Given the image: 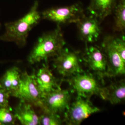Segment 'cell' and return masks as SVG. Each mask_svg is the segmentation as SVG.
<instances>
[{
	"mask_svg": "<svg viewBox=\"0 0 125 125\" xmlns=\"http://www.w3.org/2000/svg\"><path fill=\"white\" fill-rule=\"evenodd\" d=\"M66 44L60 26L40 37L28 56V61L33 64L55 57Z\"/></svg>",
	"mask_w": 125,
	"mask_h": 125,
	"instance_id": "cell-1",
	"label": "cell"
},
{
	"mask_svg": "<svg viewBox=\"0 0 125 125\" xmlns=\"http://www.w3.org/2000/svg\"><path fill=\"white\" fill-rule=\"evenodd\" d=\"M38 7L39 2L36 0L29 11L23 17L15 21L6 23L5 32L0 39L13 42L19 45H25L29 32L41 18Z\"/></svg>",
	"mask_w": 125,
	"mask_h": 125,
	"instance_id": "cell-2",
	"label": "cell"
},
{
	"mask_svg": "<svg viewBox=\"0 0 125 125\" xmlns=\"http://www.w3.org/2000/svg\"><path fill=\"white\" fill-rule=\"evenodd\" d=\"M65 81L78 96L89 98L93 95H96L103 99L104 87L91 73L82 72L68 77Z\"/></svg>",
	"mask_w": 125,
	"mask_h": 125,
	"instance_id": "cell-3",
	"label": "cell"
},
{
	"mask_svg": "<svg viewBox=\"0 0 125 125\" xmlns=\"http://www.w3.org/2000/svg\"><path fill=\"white\" fill-rule=\"evenodd\" d=\"M11 96L40 107L42 110L43 108V95L37 84L35 73L30 75L26 72H21L19 88Z\"/></svg>",
	"mask_w": 125,
	"mask_h": 125,
	"instance_id": "cell-4",
	"label": "cell"
},
{
	"mask_svg": "<svg viewBox=\"0 0 125 125\" xmlns=\"http://www.w3.org/2000/svg\"><path fill=\"white\" fill-rule=\"evenodd\" d=\"M40 13L41 18L53 21L59 26L76 23L85 14L82 5L79 3L69 6L52 8Z\"/></svg>",
	"mask_w": 125,
	"mask_h": 125,
	"instance_id": "cell-5",
	"label": "cell"
},
{
	"mask_svg": "<svg viewBox=\"0 0 125 125\" xmlns=\"http://www.w3.org/2000/svg\"><path fill=\"white\" fill-rule=\"evenodd\" d=\"M100 111L98 107L94 106L90 102L89 98L77 95L75 101L70 104L64 113L63 121L67 125H80L85 119Z\"/></svg>",
	"mask_w": 125,
	"mask_h": 125,
	"instance_id": "cell-6",
	"label": "cell"
},
{
	"mask_svg": "<svg viewBox=\"0 0 125 125\" xmlns=\"http://www.w3.org/2000/svg\"><path fill=\"white\" fill-rule=\"evenodd\" d=\"M80 60L78 52L63 48L54 57L53 65L59 74L69 77L84 72L81 66Z\"/></svg>",
	"mask_w": 125,
	"mask_h": 125,
	"instance_id": "cell-7",
	"label": "cell"
},
{
	"mask_svg": "<svg viewBox=\"0 0 125 125\" xmlns=\"http://www.w3.org/2000/svg\"><path fill=\"white\" fill-rule=\"evenodd\" d=\"M83 59L86 66L100 80L103 81L107 76V59L102 48L87 45Z\"/></svg>",
	"mask_w": 125,
	"mask_h": 125,
	"instance_id": "cell-8",
	"label": "cell"
},
{
	"mask_svg": "<svg viewBox=\"0 0 125 125\" xmlns=\"http://www.w3.org/2000/svg\"><path fill=\"white\" fill-rule=\"evenodd\" d=\"M71 99L69 90L61 88L55 89L43 96L42 110L60 115L68 109Z\"/></svg>",
	"mask_w": 125,
	"mask_h": 125,
	"instance_id": "cell-9",
	"label": "cell"
},
{
	"mask_svg": "<svg viewBox=\"0 0 125 125\" xmlns=\"http://www.w3.org/2000/svg\"><path fill=\"white\" fill-rule=\"evenodd\" d=\"M102 49L106 56L107 62V77H115L124 75L125 62L114 44L111 35L105 37L102 44Z\"/></svg>",
	"mask_w": 125,
	"mask_h": 125,
	"instance_id": "cell-10",
	"label": "cell"
},
{
	"mask_svg": "<svg viewBox=\"0 0 125 125\" xmlns=\"http://www.w3.org/2000/svg\"><path fill=\"white\" fill-rule=\"evenodd\" d=\"M79 36L87 43H92L98 40L101 33L100 22L94 15L85 14L76 23Z\"/></svg>",
	"mask_w": 125,
	"mask_h": 125,
	"instance_id": "cell-11",
	"label": "cell"
},
{
	"mask_svg": "<svg viewBox=\"0 0 125 125\" xmlns=\"http://www.w3.org/2000/svg\"><path fill=\"white\" fill-rule=\"evenodd\" d=\"M37 85L43 96L55 89L61 88L48 64H43L36 74Z\"/></svg>",
	"mask_w": 125,
	"mask_h": 125,
	"instance_id": "cell-12",
	"label": "cell"
},
{
	"mask_svg": "<svg viewBox=\"0 0 125 125\" xmlns=\"http://www.w3.org/2000/svg\"><path fill=\"white\" fill-rule=\"evenodd\" d=\"M117 1V0H91L87 10L101 22L112 14Z\"/></svg>",
	"mask_w": 125,
	"mask_h": 125,
	"instance_id": "cell-13",
	"label": "cell"
},
{
	"mask_svg": "<svg viewBox=\"0 0 125 125\" xmlns=\"http://www.w3.org/2000/svg\"><path fill=\"white\" fill-rule=\"evenodd\" d=\"M13 113L22 125H40V117L35 113L31 104L26 102L20 100Z\"/></svg>",
	"mask_w": 125,
	"mask_h": 125,
	"instance_id": "cell-14",
	"label": "cell"
},
{
	"mask_svg": "<svg viewBox=\"0 0 125 125\" xmlns=\"http://www.w3.org/2000/svg\"><path fill=\"white\" fill-rule=\"evenodd\" d=\"M125 83L124 80L113 83L104 87L103 100L109 101L112 104H117L125 101Z\"/></svg>",
	"mask_w": 125,
	"mask_h": 125,
	"instance_id": "cell-15",
	"label": "cell"
},
{
	"mask_svg": "<svg viewBox=\"0 0 125 125\" xmlns=\"http://www.w3.org/2000/svg\"><path fill=\"white\" fill-rule=\"evenodd\" d=\"M21 73L18 67H12L7 71L0 79V85L9 93L10 96L19 88Z\"/></svg>",
	"mask_w": 125,
	"mask_h": 125,
	"instance_id": "cell-16",
	"label": "cell"
},
{
	"mask_svg": "<svg viewBox=\"0 0 125 125\" xmlns=\"http://www.w3.org/2000/svg\"><path fill=\"white\" fill-rule=\"evenodd\" d=\"M114 31L124 33L125 29V0H119L114 10Z\"/></svg>",
	"mask_w": 125,
	"mask_h": 125,
	"instance_id": "cell-17",
	"label": "cell"
},
{
	"mask_svg": "<svg viewBox=\"0 0 125 125\" xmlns=\"http://www.w3.org/2000/svg\"><path fill=\"white\" fill-rule=\"evenodd\" d=\"M40 117V125H61L63 121L60 115L50 112H44L43 114Z\"/></svg>",
	"mask_w": 125,
	"mask_h": 125,
	"instance_id": "cell-18",
	"label": "cell"
},
{
	"mask_svg": "<svg viewBox=\"0 0 125 125\" xmlns=\"http://www.w3.org/2000/svg\"><path fill=\"white\" fill-rule=\"evenodd\" d=\"M16 118L11 107H0V125H14Z\"/></svg>",
	"mask_w": 125,
	"mask_h": 125,
	"instance_id": "cell-19",
	"label": "cell"
},
{
	"mask_svg": "<svg viewBox=\"0 0 125 125\" xmlns=\"http://www.w3.org/2000/svg\"><path fill=\"white\" fill-rule=\"evenodd\" d=\"M9 93L0 85V107H10L9 105Z\"/></svg>",
	"mask_w": 125,
	"mask_h": 125,
	"instance_id": "cell-20",
	"label": "cell"
}]
</instances>
